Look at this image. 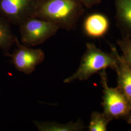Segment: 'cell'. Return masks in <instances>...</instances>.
<instances>
[{"mask_svg": "<svg viewBox=\"0 0 131 131\" xmlns=\"http://www.w3.org/2000/svg\"><path fill=\"white\" fill-rule=\"evenodd\" d=\"M60 28L51 21L31 17L20 24L21 40L26 46H36L54 36Z\"/></svg>", "mask_w": 131, "mask_h": 131, "instance_id": "4", "label": "cell"}, {"mask_svg": "<svg viewBox=\"0 0 131 131\" xmlns=\"http://www.w3.org/2000/svg\"><path fill=\"white\" fill-rule=\"evenodd\" d=\"M103 89L102 105L103 112L113 119L127 118L131 110L130 104L126 96L117 88H110L108 84L105 70L99 72Z\"/></svg>", "mask_w": 131, "mask_h": 131, "instance_id": "3", "label": "cell"}, {"mask_svg": "<svg viewBox=\"0 0 131 131\" xmlns=\"http://www.w3.org/2000/svg\"><path fill=\"white\" fill-rule=\"evenodd\" d=\"M111 52L115 57L117 65L115 70L117 76V87L128 100L131 107V68L122 56H120L116 47L110 44Z\"/></svg>", "mask_w": 131, "mask_h": 131, "instance_id": "7", "label": "cell"}, {"mask_svg": "<svg viewBox=\"0 0 131 131\" xmlns=\"http://www.w3.org/2000/svg\"><path fill=\"white\" fill-rule=\"evenodd\" d=\"M38 0H0V13L10 21L20 24L33 17Z\"/></svg>", "mask_w": 131, "mask_h": 131, "instance_id": "5", "label": "cell"}, {"mask_svg": "<svg viewBox=\"0 0 131 131\" xmlns=\"http://www.w3.org/2000/svg\"><path fill=\"white\" fill-rule=\"evenodd\" d=\"M127 118V122H128V123L131 124V110H130V114H129L128 117Z\"/></svg>", "mask_w": 131, "mask_h": 131, "instance_id": "15", "label": "cell"}, {"mask_svg": "<svg viewBox=\"0 0 131 131\" xmlns=\"http://www.w3.org/2000/svg\"><path fill=\"white\" fill-rule=\"evenodd\" d=\"M113 119L104 112H93L91 115L89 130L90 131H107L108 125Z\"/></svg>", "mask_w": 131, "mask_h": 131, "instance_id": "11", "label": "cell"}, {"mask_svg": "<svg viewBox=\"0 0 131 131\" xmlns=\"http://www.w3.org/2000/svg\"><path fill=\"white\" fill-rule=\"evenodd\" d=\"M85 34L91 38L103 37L107 32L109 28V21L103 14L93 13L88 16L84 23Z\"/></svg>", "mask_w": 131, "mask_h": 131, "instance_id": "9", "label": "cell"}, {"mask_svg": "<svg viewBox=\"0 0 131 131\" xmlns=\"http://www.w3.org/2000/svg\"><path fill=\"white\" fill-rule=\"evenodd\" d=\"M15 43L17 48L12 56L15 67L24 73H31L36 67L44 60V52L41 49L30 48L20 44L17 38H15Z\"/></svg>", "mask_w": 131, "mask_h": 131, "instance_id": "6", "label": "cell"}, {"mask_svg": "<svg viewBox=\"0 0 131 131\" xmlns=\"http://www.w3.org/2000/svg\"><path fill=\"white\" fill-rule=\"evenodd\" d=\"M116 65V59L112 52H105L94 43H87L86 50L78 69L74 73L66 78L64 83L67 84L75 80H86L94 74L108 68L115 70Z\"/></svg>", "mask_w": 131, "mask_h": 131, "instance_id": "2", "label": "cell"}, {"mask_svg": "<svg viewBox=\"0 0 131 131\" xmlns=\"http://www.w3.org/2000/svg\"><path fill=\"white\" fill-rule=\"evenodd\" d=\"M82 4L86 8H91L95 5L100 4L102 0H79Z\"/></svg>", "mask_w": 131, "mask_h": 131, "instance_id": "14", "label": "cell"}, {"mask_svg": "<svg viewBox=\"0 0 131 131\" xmlns=\"http://www.w3.org/2000/svg\"><path fill=\"white\" fill-rule=\"evenodd\" d=\"M15 42L9 24L2 18H0V48L3 50H7Z\"/></svg>", "mask_w": 131, "mask_h": 131, "instance_id": "12", "label": "cell"}, {"mask_svg": "<svg viewBox=\"0 0 131 131\" xmlns=\"http://www.w3.org/2000/svg\"><path fill=\"white\" fill-rule=\"evenodd\" d=\"M116 25L123 37L131 38V0H114Z\"/></svg>", "mask_w": 131, "mask_h": 131, "instance_id": "8", "label": "cell"}, {"mask_svg": "<svg viewBox=\"0 0 131 131\" xmlns=\"http://www.w3.org/2000/svg\"><path fill=\"white\" fill-rule=\"evenodd\" d=\"M117 43L123 53L122 56L131 68V38L122 37L117 40Z\"/></svg>", "mask_w": 131, "mask_h": 131, "instance_id": "13", "label": "cell"}, {"mask_svg": "<svg viewBox=\"0 0 131 131\" xmlns=\"http://www.w3.org/2000/svg\"><path fill=\"white\" fill-rule=\"evenodd\" d=\"M35 125L40 131H79L84 130L83 122L80 120L66 124L54 122H34Z\"/></svg>", "mask_w": 131, "mask_h": 131, "instance_id": "10", "label": "cell"}, {"mask_svg": "<svg viewBox=\"0 0 131 131\" xmlns=\"http://www.w3.org/2000/svg\"><path fill=\"white\" fill-rule=\"evenodd\" d=\"M84 5L79 0H38L33 17L45 19L67 30L75 29L83 15Z\"/></svg>", "mask_w": 131, "mask_h": 131, "instance_id": "1", "label": "cell"}]
</instances>
